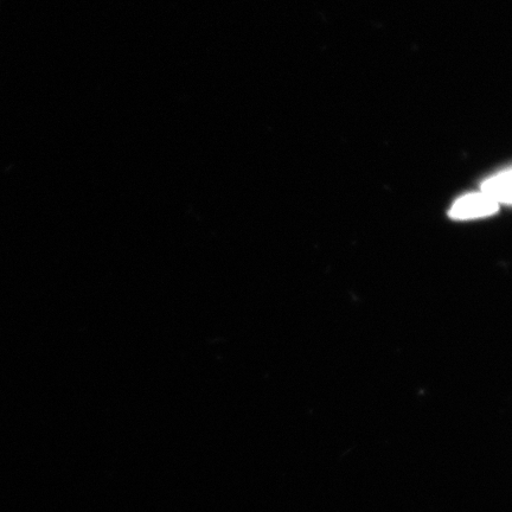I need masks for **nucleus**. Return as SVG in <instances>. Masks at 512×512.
Listing matches in <instances>:
<instances>
[{
    "instance_id": "nucleus-1",
    "label": "nucleus",
    "mask_w": 512,
    "mask_h": 512,
    "mask_svg": "<svg viewBox=\"0 0 512 512\" xmlns=\"http://www.w3.org/2000/svg\"><path fill=\"white\" fill-rule=\"evenodd\" d=\"M498 203L484 194H470L454 202L450 216L456 220L479 219L497 213Z\"/></svg>"
},
{
    "instance_id": "nucleus-2",
    "label": "nucleus",
    "mask_w": 512,
    "mask_h": 512,
    "mask_svg": "<svg viewBox=\"0 0 512 512\" xmlns=\"http://www.w3.org/2000/svg\"><path fill=\"white\" fill-rule=\"evenodd\" d=\"M482 194L496 203L510 204L511 202V171L502 172L486 179L482 184Z\"/></svg>"
}]
</instances>
